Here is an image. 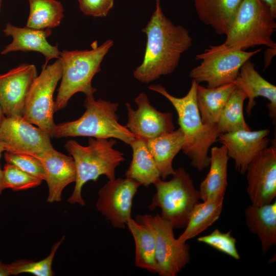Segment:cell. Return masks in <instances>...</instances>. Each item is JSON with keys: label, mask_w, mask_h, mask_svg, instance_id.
I'll return each mask as SVG.
<instances>
[{"label": "cell", "mask_w": 276, "mask_h": 276, "mask_svg": "<svg viewBox=\"0 0 276 276\" xmlns=\"http://www.w3.org/2000/svg\"><path fill=\"white\" fill-rule=\"evenodd\" d=\"M155 1V9L142 29L147 35L143 61L133 71L134 77L144 83L172 73L193 41L189 31L181 25H175L164 14L160 0Z\"/></svg>", "instance_id": "1"}, {"label": "cell", "mask_w": 276, "mask_h": 276, "mask_svg": "<svg viewBox=\"0 0 276 276\" xmlns=\"http://www.w3.org/2000/svg\"><path fill=\"white\" fill-rule=\"evenodd\" d=\"M198 84L193 80L189 91L181 98L171 95L159 84L150 85L148 88L165 97L174 107L184 136L182 150L192 166L201 171L209 166V148L218 141L221 133L217 124H205L202 122L196 98Z\"/></svg>", "instance_id": "2"}, {"label": "cell", "mask_w": 276, "mask_h": 276, "mask_svg": "<svg viewBox=\"0 0 276 276\" xmlns=\"http://www.w3.org/2000/svg\"><path fill=\"white\" fill-rule=\"evenodd\" d=\"M117 141L89 137L88 145L83 146L75 140H69L64 145L74 159L76 179L73 192L67 199L71 204L82 206L85 202L82 196V189L90 180L97 181L101 175L109 180L116 178V168L125 160L124 153L114 148Z\"/></svg>", "instance_id": "3"}, {"label": "cell", "mask_w": 276, "mask_h": 276, "mask_svg": "<svg viewBox=\"0 0 276 276\" xmlns=\"http://www.w3.org/2000/svg\"><path fill=\"white\" fill-rule=\"evenodd\" d=\"M86 110L78 119L56 125L52 138L88 136L98 139H117L129 145L136 137L119 122L117 113L119 104L94 96L86 97Z\"/></svg>", "instance_id": "4"}, {"label": "cell", "mask_w": 276, "mask_h": 276, "mask_svg": "<svg viewBox=\"0 0 276 276\" xmlns=\"http://www.w3.org/2000/svg\"><path fill=\"white\" fill-rule=\"evenodd\" d=\"M113 44V41L108 39L90 50L61 52L62 77L54 101L55 112L65 107L77 93L81 92L86 97L94 96L97 89L92 86V79L101 71V62Z\"/></svg>", "instance_id": "5"}, {"label": "cell", "mask_w": 276, "mask_h": 276, "mask_svg": "<svg viewBox=\"0 0 276 276\" xmlns=\"http://www.w3.org/2000/svg\"><path fill=\"white\" fill-rule=\"evenodd\" d=\"M275 19L262 0H242L224 43L242 50L256 45L276 48L271 38L276 30Z\"/></svg>", "instance_id": "6"}, {"label": "cell", "mask_w": 276, "mask_h": 276, "mask_svg": "<svg viewBox=\"0 0 276 276\" xmlns=\"http://www.w3.org/2000/svg\"><path fill=\"white\" fill-rule=\"evenodd\" d=\"M172 178L169 181L160 178L153 184L156 192L148 206L150 210L157 207L161 210V217L168 222L173 228L185 227L194 206L200 199L189 174L179 167L175 170Z\"/></svg>", "instance_id": "7"}, {"label": "cell", "mask_w": 276, "mask_h": 276, "mask_svg": "<svg viewBox=\"0 0 276 276\" xmlns=\"http://www.w3.org/2000/svg\"><path fill=\"white\" fill-rule=\"evenodd\" d=\"M261 49L247 52L226 45H211L195 56L200 64L193 68L189 76L197 83L205 82L207 87L214 88L233 83L243 64Z\"/></svg>", "instance_id": "8"}, {"label": "cell", "mask_w": 276, "mask_h": 276, "mask_svg": "<svg viewBox=\"0 0 276 276\" xmlns=\"http://www.w3.org/2000/svg\"><path fill=\"white\" fill-rule=\"evenodd\" d=\"M135 220L147 226L153 234L157 273L176 275L190 262L189 245L175 238L173 227L159 214L139 215Z\"/></svg>", "instance_id": "9"}, {"label": "cell", "mask_w": 276, "mask_h": 276, "mask_svg": "<svg viewBox=\"0 0 276 276\" xmlns=\"http://www.w3.org/2000/svg\"><path fill=\"white\" fill-rule=\"evenodd\" d=\"M62 77L60 58L52 64L43 65L30 89L22 118L50 134L56 126L53 120V94Z\"/></svg>", "instance_id": "10"}, {"label": "cell", "mask_w": 276, "mask_h": 276, "mask_svg": "<svg viewBox=\"0 0 276 276\" xmlns=\"http://www.w3.org/2000/svg\"><path fill=\"white\" fill-rule=\"evenodd\" d=\"M47 132L26 121L22 117H5L0 124V142L6 152L36 158L53 148Z\"/></svg>", "instance_id": "11"}, {"label": "cell", "mask_w": 276, "mask_h": 276, "mask_svg": "<svg viewBox=\"0 0 276 276\" xmlns=\"http://www.w3.org/2000/svg\"><path fill=\"white\" fill-rule=\"evenodd\" d=\"M140 186L126 177L109 180L98 191L97 210L113 227L125 228L131 218L132 200Z\"/></svg>", "instance_id": "12"}, {"label": "cell", "mask_w": 276, "mask_h": 276, "mask_svg": "<svg viewBox=\"0 0 276 276\" xmlns=\"http://www.w3.org/2000/svg\"><path fill=\"white\" fill-rule=\"evenodd\" d=\"M246 173L251 204L262 206L271 203L276 196L275 143L257 154Z\"/></svg>", "instance_id": "13"}, {"label": "cell", "mask_w": 276, "mask_h": 276, "mask_svg": "<svg viewBox=\"0 0 276 276\" xmlns=\"http://www.w3.org/2000/svg\"><path fill=\"white\" fill-rule=\"evenodd\" d=\"M37 76L36 66L27 63L0 75V105L5 117H22L30 89Z\"/></svg>", "instance_id": "14"}, {"label": "cell", "mask_w": 276, "mask_h": 276, "mask_svg": "<svg viewBox=\"0 0 276 276\" xmlns=\"http://www.w3.org/2000/svg\"><path fill=\"white\" fill-rule=\"evenodd\" d=\"M134 101L137 106L135 110L126 103L128 122L125 126L136 137L147 140L175 129L172 114L157 110L146 94L140 93Z\"/></svg>", "instance_id": "15"}, {"label": "cell", "mask_w": 276, "mask_h": 276, "mask_svg": "<svg viewBox=\"0 0 276 276\" xmlns=\"http://www.w3.org/2000/svg\"><path fill=\"white\" fill-rule=\"evenodd\" d=\"M270 132L269 129L240 130L221 133L218 140L226 147L229 157L234 160L236 170L244 174L252 160L269 146Z\"/></svg>", "instance_id": "16"}, {"label": "cell", "mask_w": 276, "mask_h": 276, "mask_svg": "<svg viewBox=\"0 0 276 276\" xmlns=\"http://www.w3.org/2000/svg\"><path fill=\"white\" fill-rule=\"evenodd\" d=\"M3 32L6 36H11L12 41L2 50V55L16 51L37 52L44 56V65L52 59L60 58L61 52L57 44L53 45L47 40L52 33V29L37 30L27 26L21 28L7 23Z\"/></svg>", "instance_id": "17"}, {"label": "cell", "mask_w": 276, "mask_h": 276, "mask_svg": "<svg viewBox=\"0 0 276 276\" xmlns=\"http://www.w3.org/2000/svg\"><path fill=\"white\" fill-rule=\"evenodd\" d=\"M38 159L41 162L45 172V181L49 188L47 202L60 201L63 189L76 181V170L73 158L53 148Z\"/></svg>", "instance_id": "18"}, {"label": "cell", "mask_w": 276, "mask_h": 276, "mask_svg": "<svg viewBox=\"0 0 276 276\" xmlns=\"http://www.w3.org/2000/svg\"><path fill=\"white\" fill-rule=\"evenodd\" d=\"M233 83L247 95L248 100L246 112L248 115L256 105L255 98L262 97L269 101L267 105L269 116L275 123L276 86L263 78L256 70L254 64L249 60L241 67L239 74Z\"/></svg>", "instance_id": "19"}, {"label": "cell", "mask_w": 276, "mask_h": 276, "mask_svg": "<svg viewBox=\"0 0 276 276\" xmlns=\"http://www.w3.org/2000/svg\"><path fill=\"white\" fill-rule=\"evenodd\" d=\"M146 142L162 179L172 175L175 172L172 166L173 159L182 150L184 144V136L181 129H174Z\"/></svg>", "instance_id": "20"}, {"label": "cell", "mask_w": 276, "mask_h": 276, "mask_svg": "<svg viewBox=\"0 0 276 276\" xmlns=\"http://www.w3.org/2000/svg\"><path fill=\"white\" fill-rule=\"evenodd\" d=\"M246 223L259 238L264 254L276 244V202L262 206L249 205L245 209Z\"/></svg>", "instance_id": "21"}, {"label": "cell", "mask_w": 276, "mask_h": 276, "mask_svg": "<svg viewBox=\"0 0 276 276\" xmlns=\"http://www.w3.org/2000/svg\"><path fill=\"white\" fill-rule=\"evenodd\" d=\"M242 0H193L199 19L218 35H226Z\"/></svg>", "instance_id": "22"}, {"label": "cell", "mask_w": 276, "mask_h": 276, "mask_svg": "<svg viewBox=\"0 0 276 276\" xmlns=\"http://www.w3.org/2000/svg\"><path fill=\"white\" fill-rule=\"evenodd\" d=\"M210 169L199 186L200 199L224 197L227 185V164L229 156L226 147L222 145L211 148Z\"/></svg>", "instance_id": "23"}, {"label": "cell", "mask_w": 276, "mask_h": 276, "mask_svg": "<svg viewBox=\"0 0 276 276\" xmlns=\"http://www.w3.org/2000/svg\"><path fill=\"white\" fill-rule=\"evenodd\" d=\"M129 145L132 149V158L125 172V177L135 180L145 187L154 184L160 178V176L146 140L136 137Z\"/></svg>", "instance_id": "24"}, {"label": "cell", "mask_w": 276, "mask_h": 276, "mask_svg": "<svg viewBox=\"0 0 276 276\" xmlns=\"http://www.w3.org/2000/svg\"><path fill=\"white\" fill-rule=\"evenodd\" d=\"M233 83L214 88L198 84L196 98L202 122L205 124H217L231 93L236 88Z\"/></svg>", "instance_id": "25"}, {"label": "cell", "mask_w": 276, "mask_h": 276, "mask_svg": "<svg viewBox=\"0 0 276 276\" xmlns=\"http://www.w3.org/2000/svg\"><path fill=\"white\" fill-rule=\"evenodd\" d=\"M224 197L203 201L193 208L183 233L177 238L186 242L205 231L219 218L223 207Z\"/></svg>", "instance_id": "26"}, {"label": "cell", "mask_w": 276, "mask_h": 276, "mask_svg": "<svg viewBox=\"0 0 276 276\" xmlns=\"http://www.w3.org/2000/svg\"><path fill=\"white\" fill-rule=\"evenodd\" d=\"M127 226L134 240L135 265L157 273L155 243L153 233L147 226L131 218L128 220Z\"/></svg>", "instance_id": "27"}, {"label": "cell", "mask_w": 276, "mask_h": 276, "mask_svg": "<svg viewBox=\"0 0 276 276\" xmlns=\"http://www.w3.org/2000/svg\"><path fill=\"white\" fill-rule=\"evenodd\" d=\"M30 12L26 26L37 30L58 27L64 17L62 4L57 0H29Z\"/></svg>", "instance_id": "28"}, {"label": "cell", "mask_w": 276, "mask_h": 276, "mask_svg": "<svg viewBox=\"0 0 276 276\" xmlns=\"http://www.w3.org/2000/svg\"><path fill=\"white\" fill-rule=\"evenodd\" d=\"M246 94L236 87L229 97L219 117L217 126L220 133L240 130H251L243 115Z\"/></svg>", "instance_id": "29"}, {"label": "cell", "mask_w": 276, "mask_h": 276, "mask_svg": "<svg viewBox=\"0 0 276 276\" xmlns=\"http://www.w3.org/2000/svg\"><path fill=\"white\" fill-rule=\"evenodd\" d=\"M63 237L52 247L49 255L45 258L37 262L28 260H18L9 264L11 275H17L28 273L36 276H52L54 273L52 270V263L55 254L64 240Z\"/></svg>", "instance_id": "30"}, {"label": "cell", "mask_w": 276, "mask_h": 276, "mask_svg": "<svg viewBox=\"0 0 276 276\" xmlns=\"http://www.w3.org/2000/svg\"><path fill=\"white\" fill-rule=\"evenodd\" d=\"M42 181L10 163H7L3 169L4 190L10 189L15 191L26 190L37 187Z\"/></svg>", "instance_id": "31"}, {"label": "cell", "mask_w": 276, "mask_h": 276, "mask_svg": "<svg viewBox=\"0 0 276 276\" xmlns=\"http://www.w3.org/2000/svg\"><path fill=\"white\" fill-rule=\"evenodd\" d=\"M199 242L205 243L213 248L238 260L240 256L238 252L236 239L231 235V232L222 233L218 229L210 234L198 238Z\"/></svg>", "instance_id": "32"}, {"label": "cell", "mask_w": 276, "mask_h": 276, "mask_svg": "<svg viewBox=\"0 0 276 276\" xmlns=\"http://www.w3.org/2000/svg\"><path fill=\"white\" fill-rule=\"evenodd\" d=\"M4 158L6 163L14 165L23 171L42 180H45V170L41 162L37 158L28 154L12 153L6 151Z\"/></svg>", "instance_id": "33"}, {"label": "cell", "mask_w": 276, "mask_h": 276, "mask_svg": "<svg viewBox=\"0 0 276 276\" xmlns=\"http://www.w3.org/2000/svg\"><path fill=\"white\" fill-rule=\"evenodd\" d=\"M84 14L95 17L107 15L113 7L114 0H77Z\"/></svg>", "instance_id": "34"}, {"label": "cell", "mask_w": 276, "mask_h": 276, "mask_svg": "<svg viewBox=\"0 0 276 276\" xmlns=\"http://www.w3.org/2000/svg\"><path fill=\"white\" fill-rule=\"evenodd\" d=\"M275 49L276 48H269V49L266 51L267 52L265 53V68H266L268 66L269 63H270L272 58L274 55H275Z\"/></svg>", "instance_id": "35"}, {"label": "cell", "mask_w": 276, "mask_h": 276, "mask_svg": "<svg viewBox=\"0 0 276 276\" xmlns=\"http://www.w3.org/2000/svg\"><path fill=\"white\" fill-rule=\"evenodd\" d=\"M11 275L9 270V264L4 263L0 261V276H8Z\"/></svg>", "instance_id": "36"}, {"label": "cell", "mask_w": 276, "mask_h": 276, "mask_svg": "<svg viewBox=\"0 0 276 276\" xmlns=\"http://www.w3.org/2000/svg\"><path fill=\"white\" fill-rule=\"evenodd\" d=\"M269 7L272 15L276 18V0H262Z\"/></svg>", "instance_id": "37"}, {"label": "cell", "mask_w": 276, "mask_h": 276, "mask_svg": "<svg viewBox=\"0 0 276 276\" xmlns=\"http://www.w3.org/2000/svg\"><path fill=\"white\" fill-rule=\"evenodd\" d=\"M5 151V148L2 143L0 142V158L2 156V154L3 151ZM4 190L3 185V170L0 166V195L2 194Z\"/></svg>", "instance_id": "38"}, {"label": "cell", "mask_w": 276, "mask_h": 276, "mask_svg": "<svg viewBox=\"0 0 276 276\" xmlns=\"http://www.w3.org/2000/svg\"><path fill=\"white\" fill-rule=\"evenodd\" d=\"M5 118V116L3 112L2 109L0 105V124H1Z\"/></svg>", "instance_id": "39"}, {"label": "cell", "mask_w": 276, "mask_h": 276, "mask_svg": "<svg viewBox=\"0 0 276 276\" xmlns=\"http://www.w3.org/2000/svg\"><path fill=\"white\" fill-rule=\"evenodd\" d=\"M2 1V0H0V12H1V11Z\"/></svg>", "instance_id": "40"}]
</instances>
